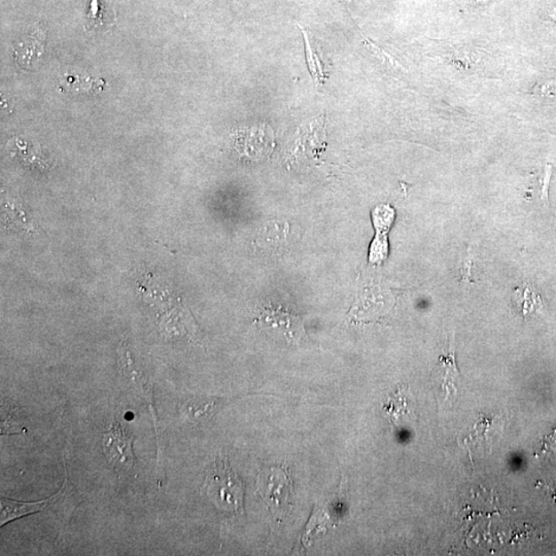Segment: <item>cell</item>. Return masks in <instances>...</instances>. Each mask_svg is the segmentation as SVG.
Returning a JSON list of instances; mask_svg holds the SVG:
<instances>
[{
    "mask_svg": "<svg viewBox=\"0 0 556 556\" xmlns=\"http://www.w3.org/2000/svg\"><path fill=\"white\" fill-rule=\"evenodd\" d=\"M206 490L219 508L231 512H242L244 488L241 478L230 467L228 458H218L208 480Z\"/></svg>",
    "mask_w": 556,
    "mask_h": 556,
    "instance_id": "obj_1",
    "label": "cell"
},
{
    "mask_svg": "<svg viewBox=\"0 0 556 556\" xmlns=\"http://www.w3.org/2000/svg\"><path fill=\"white\" fill-rule=\"evenodd\" d=\"M257 490L277 520H283L290 512L292 481L282 469L271 468L265 471L258 477Z\"/></svg>",
    "mask_w": 556,
    "mask_h": 556,
    "instance_id": "obj_2",
    "label": "cell"
},
{
    "mask_svg": "<svg viewBox=\"0 0 556 556\" xmlns=\"http://www.w3.org/2000/svg\"><path fill=\"white\" fill-rule=\"evenodd\" d=\"M256 322L263 332L290 345H299L306 336L299 316L280 306L263 308Z\"/></svg>",
    "mask_w": 556,
    "mask_h": 556,
    "instance_id": "obj_3",
    "label": "cell"
},
{
    "mask_svg": "<svg viewBox=\"0 0 556 556\" xmlns=\"http://www.w3.org/2000/svg\"><path fill=\"white\" fill-rule=\"evenodd\" d=\"M134 437L126 426L115 419L111 430L103 434V451L109 464L116 470L128 471L133 468L135 456L132 450Z\"/></svg>",
    "mask_w": 556,
    "mask_h": 556,
    "instance_id": "obj_4",
    "label": "cell"
},
{
    "mask_svg": "<svg viewBox=\"0 0 556 556\" xmlns=\"http://www.w3.org/2000/svg\"><path fill=\"white\" fill-rule=\"evenodd\" d=\"M385 418L393 426H403L417 419V402L409 385H401L384 401Z\"/></svg>",
    "mask_w": 556,
    "mask_h": 556,
    "instance_id": "obj_5",
    "label": "cell"
},
{
    "mask_svg": "<svg viewBox=\"0 0 556 556\" xmlns=\"http://www.w3.org/2000/svg\"><path fill=\"white\" fill-rule=\"evenodd\" d=\"M235 145L239 152L250 158L266 156L274 147V134L267 124H258L236 132Z\"/></svg>",
    "mask_w": 556,
    "mask_h": 556,
    "instance_id": "obj_6",
    "label": "cell"
},
{
    "mask_svg": "<svg viewBox=\"0 0 556 556\" xmlns=\"http://www.w3.org/2000/svg\"><path fill=\"white\" fill-rule=\"evenodd\" d=\"M69 489L70 482L67 480L66 484H64L60 493L42 502L20 503L2 497V500H0V507H2V512H0V521L2 522H0V526L4 527L9 521L17 520L18 517L41 512V511L44 509L54 507L58 502H60L63 497L66 496Z\"/></svg>",
    "mask_w": 556,
    "mask_h": 556,
    "instance_id": "obj_7",
    "label": "cell"
},
{
    "mask_svg": "<svg viewBox=\"0 0 556 556\" xmlns=\"http://www.w3.org/2000/svg\"><path fill=\"white\" fill-rule=\"evenodd\" d=\"M437 384L442 392L443 402L457 394V383L461 377L456 364L455 347L451 346L449 351L439 358L435 368Z\"/></svg>",
    "mask_w": 556,
    "mask_h": 556,
    "instance_id": "obj_8",
    "label": "cell"
},
{
    "mask_svg": "<svg viewBox=\"0 0 556 556\" xmlns=\"http://www.w3.org/2000/svg\"><path fill=\"white\" fill-rule=\"evenodd\" d=\"M393 217V210L389 205H379L372 212L373 223L377 230V235L370 250L371 263L379 264L387 256L386 231L390 229Z\"/></svg>",
    "mask_w": 556,
    "mask_h": 556,
    "instance_id": "obj_9",
    "label": "cell"
},
{
    "mask_svg": "<svg viewBox=\"0 0 556 556\" xmlns=\"http://www.w3.org/2000/svg\"><path fill=\"white\" fill-rule=\"evenodd\" d=\"M86 18L88 32L107 31L116 21L115 11L108 0H88Z\"/></svg>",
    "mask_w": 556,
    "mask_h": 556,
    "instance_id": "obj_10",
    "label": "cell"
},
{
    "mask_svg": "<svg viewBox=\"0 0 556 556\" xmlns=\"http://www.w3.org/2000/svg\"><path fill=\"white\" fill-rule=\"evenodd\" d=\"M218 399L192 398L182 406V413L187 422H200L212 417L218 409Z\"/></svg>",
    "mask_w": 556,
    "mask_h": 556,
    "instance_id": "obj_11",
    "label": "cell"
},
{
    "mask_svg": "<svg viewBox=\"0 0 556 556\" xmlns=\"http://www.w3.org/2000/svg\"><path fill=\"white\" fill-rule=\"evenodd\" d=\"M298 26L304 36V43H306V55L309 73L312 75L315 87L319 88L324 85L328 75L320 60L318 51L314 47L312 34L306 28H302L300 24Z\"/></svg>",
    "mask_w": 556,
    "mask_h": 556,
    "instance_id": "obj_12",
    "label": "cell"
},
{
    "mask_svg": "<svg viewBox=\"0 0 556 556\" xmlns=\"http://www.w3.org/2000/svg\"><path fill=\"white\" fill-rule=\"evenodd\" d=\"M43 42L44 36L40 35V31H37L26 38L25 42L20 43L19 47L15 49V57L18 63L22 67H26V64H28V61L34 57L31 54L32 50H44Z\"/></svg>",
    "mask_w": 556,
    "mask_h": 556,
    "instance_id": "obj_13",
    "label": "cell"
},
{
    "mask_svg": "<svg viewBox=\"0 0 556 556\" xmlns=\"http://www.w3.org/2000/svg\"><path fill=\"white\" fill-rule=\"evenodd\" d=\"M516 306L520 307L521 312L525 314H533L536 308L540 307L541 302L539 296L528 284H525L515 294Z\"/></svg>",
    "mask_w": 556,
    "mask_h": 556,
    "instance_id": "obj_14",
    "label": "cell"
},
{
    "mask_svg": "<svg viewBox=\"0 0 556 556\" xmlns=\"http://www.w3.org/2000/svg\"><path fill=\"white\" fill-rule=\"evenodd\" d=\"M366 44H367L366 47L369 49L372 52V53L378 58V60L387 64V66H390L393 68H399L403 71L405 70L404 68L401 66V64H399L396 60H394L392 56L387 54L386 52L375 46V44H373L369 41H366Z\"/></svg>",
    "mask_w": 556,
    "mask_h": 556,
    "instance_id": "obj_15",
    "label": "cell"
},
{
    "mask_svg": "<svg viewBox=\"0 0 556 556\" xmlns=\"http://www.w3.org/2000/svg\"><path fill=\"white\" fill-rule=\"evenodd\" d=\"M3 422H2V435L4 434H12V433H21L24 432V428H22V425L20 424H18L16 422H12V420H15L14 418H12V416L9 415V413H5L3 411Z\"/></svg>",
    "mask_w": 556,
    "mask_h": 556,
    "instance_id": "obj_16",
    "label": "cell"
},
{
    "mask_svg": "<svg viewBox=\"0 0 556 556\" xmlns=\"http://www.w3.org/2000/svg\"><path fill=\"white\" fill-rule=\"evenodd\" d=\"M552 167L551 165H547L544 171V176H543L541 180V198L544 200L545 203L548 202V185L549 180H551L552 177Z\"/></svg>",
    "mask_w": 556,
    "mask_h": 556,
    "instance_id": "obj_17",
    "label": "cell"
},
{
    "mask_svg": "<svg viewBox=\"0 0 556 556\" xmlns=\"http://www.w3.org/2000/svg\"><path fill=\"white\" fill-rule=\"evenodd\" d=\"M472 262L473 261H472L469 251V255L465 256L463 263L462 278L464 282H470Z\"/></svg>",
    "mask_w": 556,
    "mask_h": 556,
    "instance_id": "obj_18",
    "label": "cell"
}]
</instances>
